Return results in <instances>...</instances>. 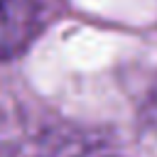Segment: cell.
Segmentation results:
<instances>
[{"mask_svg":"<svg viewBox=\"0 0 157 157\" xmlns=\"http://www.w3.org/2000/svg\"><path fill=\"white\" fill-rule=\"evenodd\" d=\"M42 20V0H0V59H10L25 52L39 34Z\"/></svg>","mask_w":157,"mask_h":157,"instance_id":"cell-1","label":"cell"},{"mask_svg":"<svg viewBox=\"0 0 157 157\" xmlns=\"http://www.w3.org/2000/svg\"><path fill=\"white\" fill-rule=\"evenodd\" d=\"M147 115H150V125H152L155 132H157V96L152 98V103H150V108H147Z\"/></svg>","mask_w":157,"mask_h":157,"instance_id":"cell-2","label":"cell"}]
</instances>
